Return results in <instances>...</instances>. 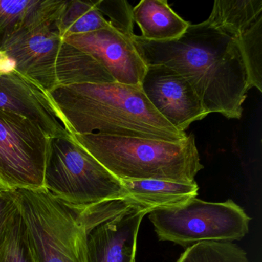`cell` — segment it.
<instances>
[{
	"label": "cell",
	"instance_id": "obj_18",
	"mask_svg": "<svg viewBox=\"0 0 262 262\" xmlns=\"http://www.w3.org/2000/svg\"><path fill=\"white\" fill-rule=\"evenodd\" d=\"M176 262H249L247 253L231 242H203L186 248Z\"/></svg>",
	"mask_w": 262,
	"mask_h": 262
},
{
	"label": "cell",
	"instance_id": "obj_5",
	"mask_svg": "<svg viewBox=\"0 0 262 262\" xmlns=\"http://www.w3.org/2000/svg\"><path fill=\"white\" fill-rule=\"evenodd\" d=\"M44 188L55 197L77 207L126 197L122 182L69 133L50 138Z\"/></svg>",
	"mask_w": 262,
	"mask_h": 262
},
{
	"label": "cell",
	"instance_id": "obj_13",
	"mask_svg": "<svg viewBox=\"0 0 262 262\" xmlns=\"http://www.w3.org/2000/svg\"><path fill=\"white\" fill-rule=\"evenodd\" d=\"M0 110L33 121L50 138L68 133L58 118L48 92L15 69L0 73Z\"/></svg>",
	"mask_w": 262,
	"mask_h": 262
},
{
	"label": "cell",
	"instance_id": "obj_12",
	"mask_svg": "<svg viewBox=\"0 0 262 262\" xmlns=\"http://www.w3.org/2000/svg\"><path fill=\"white\" fill-rule=\"evenodd\" d=\"M62 39L91 56L118 83L140 86L146 65L139 56L132 38L114 27Z\"/></svg>",
	"mask_w": 262,
	"mask_h": 262
},
{
	"label": "cell",
	"instance_id": "obj_17",
	"mask_svg": "<svg viewBox=\"0 0 262 262\" xmlns=\"http://www.w3.org/2000/svg\"><path fill=\"white\" fill-rule=\"evenodd\" d=\"M56 0H0V51L12 35L54 10Z\"/></svg>",
	"mask_w": 262,
	"mask_h": 262
},
{
	"label": "cell",
	"instance_id": "obj_9",
	"mask_svg": "<svg viewBox=\"0 0 262 262\" xmlns=\"http://www.w3.org/2000/svg\"><path fill=\"white\" fill-rule=\"evenodd\" d=\"M50 140L33 121L0 110V183L15 190L44 188Z\"/></svg>",
	"mask_w": 262,
	"mask_h": 262
},
{
	"label": "cell",
	"instance_id": "obj_23",
	"mask_svg": "<svg viewBox=\"0 0 262 262\" xmlns=\"http://www.w3.org/2000/svg\"><path fill=\"white\" fill-rule=\"evenodd\" d=\"M133 262H136V260H134V261H133Z\"/></svg>",
	"mask_w": 262,
	"mask_h": 262
},
{
	"label": "cell",
	"instance_id": "obj_7",
	"mask_svg": "<svg viewBox=\"0 0 262 262\" xmlns=\"http://www.w3.org/2000/svg\"><path fill=\"white\" fill-rule=\"evenodd\" d=\"M159 241L186 248L203 242L242 240L249 231L251 217L231 199L205 202L197 197L149 213Z\"/></svg>",
	"mask_w": 262,
	"mask_h": 262
},
{
	"label": "cell",
	"instance_id": "obj_10",
	"mask_svg": "<svg viewBox=\"0 0 262 262\" xmlns=\"http://www.w3.org/2000/svg\"><path fill=\"white\" fill-rule=\"evenodd\" d=\"M207 22L234 39L250 88L262 92L261 0H215Z\"/></svg>",
	"mask_w": 262,
	"mask_h": 262
},
{
	"label": "cell",
	"instance_id": "obj_6",
	"mask_svg": "<svg viewBox=\"0 0 262 262\" xmlns=\"http://www.w3.org/2000/svg\"><path fill=\"white\" fill-rule=\"evenodd\" d=\"M27 238L36 262H86L79 207L45 188L18 189Z\"/></svg>",
	"mask_w": 262,
	"mask_h": 262
},
{
	"label": "cell",
	"instance_id": "obj_15",
	"mask_svg": "<svg viewBox=\"0 0 262 262\" xmlns=\"http://www.w3.org/2000/svg\"><path fill=\"white\" fill-rule=\"evenodd\" d=\"M121 182L125 189V196L148 205L153 210L183 203L197 197L199 191L195 181L174 182L145 179Z\"/></svg>",
	"mask_w": 262,
	"mask_h": 262
},
{
	"label": "cell",
	"instance_id": "obj_2",
	"mask_svg": "<svg viewBox=\"0 0 262 262\" xmlns=\"http://www.w3.org/2000/svg\"><path fill=\"white\" fill-rule=\"evenodd\" d=\"M49 96L70 135L136 137L180 142L188 135L167 122L140 86L118 82L59 87Z\"/></svg>",
	"mask_w": 262,
	"mask_h": 262
},
{
	"label": "cell",
	"instance_id": "obj_11",
	"mask_svg": "<svg viewBox=\"0 0 262 262\" xmlns=\"http://www.w3.org/2000/svg\"><path fill=\"white\" fill-rule=\"evenodd\" d=\"M140 87L155 110L181 131L208 116L191 84L168 67H147Z\"/></svg>",
	"mask_w": 262,
	"mask_h": 262
},
{
	"label": "cell",
	"instance_id": "obj_1",
	"mask_svg": "<svg viewBox=\"0 0 262 262\" xmlns=\"http://www.w3.org/2000/svg\"><path fill=\"white\" fill-rule=\"evenodd\" d=\"M133 44L146 67L163 66L191 84L205 111L240 119L250 90L243 58L234 39L206 20L190 24L178 39L146 40L135 34Z\"/></svg>",
	"mask_w": 262,
	"mask_h": 262
},
{
	"label": "cell",
	"instance_id": "obj_8",
	"mask_svg": "<svg viewBox=\"0 0 262 262\" xmlns=\"http://www.w3.org/2000/svg\"><path fill=\"white\" fill-rule=\"evenodd\" d=\"M152 211L128 196L79 207L86 262L136 260L141 222Z\"/></svg>",
	"mask_w": 262,
	"mask_h": 262
},
{
	"label": "cell",
	"instance_id": "obj_19",
	"mask_svg": "<svg viewBox=\"0 0 262 262\" xmlns=\"http://www.w3.org/2000/svg\"><path fill=\"white\" fill-rule=\"evenodd\" d=\"M0 262H36L21 213L16 217L5 243L0 247Z\"/></svg>",
	"mask_w": 262,
	"mask_h": 262
},
{
	"label": "cell",
	"instance_id": "obj_4",
	"mask_svg": "<svg viewBox=\"0 0 262 262\" xmlns=\"http://www.w3.org/2000/svg\"><path fill=\"white\" fill-rule=\"evenodd\" d=\"M71 136L120 181L192 182L204 168L192 134L180 142L99 134Z\"/></svg>",
	"mask_w": 262,
	"mask_h": 262
},
{
	"label": "cell",
	"instance_id": "obj_22",
	"mask_svg": "<svg viewBox=\"0 0 262 262\" xmlns=\"http://www.w3.org/2000/svg\"><path fill=\"white\" fill-rule=\"evenodd\" d=\"M15 64L6 54L5 52L0 51V73L14 70Z\"/></svg>",
	"mask_w": 262,
	"mask_h": 262
},
{
	"label": "cell",
	"instance_id": "obj_20",
	"mask_svg": "<svg viewBox=\"0 0 262 262\" xmlns=\"http://www.w3.org/2000/svg\"><path fill=\"white\" fill-rule=\"evenodd\" d=\"M97 8L104 16L108 17L112 27L128 37L135 33L133 19V7L125 0H99L96 1Z\"/></svg>",
	"mask_w": 262,
	"mask_h": 262
},
{
	"label": "cell",
	"instance_id": "obj_3",
	"mask_svg": "<svg viewBox=\"0 0 262 262\" xmlns=\"http://www.w3.org/2000/svg\"><path fill=\"white\" fill-rule=\"evenodd\" d=\"M63 3L12 35L2 51L14 62L16 71L48 93L75 84L116 82L91 56L59 36L56 19Z\"/></svg>",
	"mask_w": 262,
	"mask_h": 262
},
{
	"label": "cell",
	"instance_id": "obj_16",
	"mask_svg": "<svg viewBox=\"0 0 262 262\" xmlns=\"http://www.w3.org/2000/svg\"><path fill=\"white\" fill-rule=\"evenodd\" d=\"M110 27L108 19L97 8L96 1H64L56 19L58 33L62 39Z\"/></svg>",
	"mask_w": 262,
	"mask_h": 262
},
{
	"label": "cell",
	"instance_id": "obj_14",
	"mask_svg": "<svg viewBox=\"0 0 262 262\" xmlns=\"http://www.w3.org/2000/svg\"><path fill=\"white\" fill-rule=\"evenodd\" d=\"M133 22L143 39L165 42L180 37L190 26L168 5L166 0H142L133 10Z\"/></svg>",
	"mask_w": 262,
	"mask_h": 262
},
{
	"label": "cell",
	"instance_id": "obj_21",
	"mask_svg": "<svg viewBox=\"0 0 262 262\" xmlns=\"http://www.w3.org/2000/svg\"><path fill=\"white\" fill-rule=\"evenodd\" d=\"M19 213L17 190L0 183V247L5 243Z\"/></svg>",
	"mask_w": 262,
	"mask_h": 262
}]
</instances>
